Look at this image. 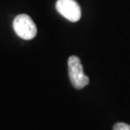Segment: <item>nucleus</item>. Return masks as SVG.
I'll list each match as a JSON object with an SVG mask.
<instances>
[{"label": "nucleus", "mask_w": 130, "mask_h": 130, "mask_svg": "<svg viewBox=\"0 0 130 130\" xmlns=\"http://www.w3.org/2000/svg\"><path fill=\"white\" fill-rule=\"evenodd\" d=\"M13 27L15 34L26 41L32 40L37 35V26L28 14H21L15 17L13 22Z\"/></svg>", "instance_id": "1"}, {"label": "nucleus", "mask_w": 130, "mask_h": 130, "mask_svg": "<svg viewBox=\"0 0 130 130\" xmlns=\"http://www.w3.org/2000/svg\"><path fill=\"white\" fill-rule=\"evenodd\" d=\"M69 66V75L72 86L76 89H83L89 84L90 80L84 73L83 66L77 56H70L68 61Z\"/></svg>", "instance_id": "2"}, {"label": "nucleus", "mask_w": 130, "mask_h": 130, "mask_svg": "<svg viewBox=\"0 0 130 130\" xmlns=\"http://www.w3.org/2000/svg\"><path fill=\"white\" fill-rule=\"evenodd\" d=\"M58 13L71 22L81 19V8L75 0H58L56 3Z\"/></svg>", "instance_id": "3"}, {"label": "nucleus", "mask_w": 130, "mask_h": 130, "mask_svg": "<svg viewBox=\"0 0 130 130\" xmlns=\"http://www.w3.org/2000/svg\"><path fill=\"white\" fill-rule=\"evenodd\" d=\"M113 130H130V125L124 122H117L113 126Z\"/></svg>", "instance_id": "4"}]
</instances>
